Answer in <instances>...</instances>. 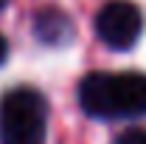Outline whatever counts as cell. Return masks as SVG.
Wrapping results in <instances>:
<instances>
[{
	"label": "cell",
	"mask_w": 146,
	"mask_h": 144,
	"mask_svg": "<svg viewBox=\"0 0 146 144\" xmlns=\"http://www.w3.org/2000/svg\"><path fill=\"white\" fill-rule=\"evenodd\" d=\"M79 105L93 119H127L146 113V73L93 71L79 82Z\"/></svg>",
	"instance_id": "1"
},
{
	"label": "cell",
	"mask_w": 146,
	"mask_h": 144,
	"mask_svg": "<svg viewBox=\"0 0 146 144\" xmlns=\"http://www.w3.org/2000/svg\"><path fill=\"white\" fill-rule=\"evenodd\" d=\"M48 105L34 88H14L0 99V144H45Z\"/></svg>",
	"instance_id": "2"
},
{
	"label": "cell",
	"mask_w": 146,
	"mask_h": 144,
	"mask_svg": "<svg viewBox=\"0 0 146 144\" xmlns=\"http://www.w3.org/2000/svg\"><path fill=\"white\" fill-rule=\"evenodd\" d=\"M141 31H143V17H141L138 6L129 3V0H110L96 14L98 40L104 45H110V48H115V51L132 48L138 42Z\"/></svg>",
	"instance_id": "3"
},
{
	"label": "cell",
	"mask_w": 146,
	"mask_h": 144,
	"mask_svg": "<svg viewBox=\"0 0 146 144\" xmlns=\"http://www.w3.org/2000/svg\"><path fill=\"white\" fill-rule=\"evenodd\" d=\"M62 26H68V20L62 17V14H42V20L36 23V37H42V40H51V42H59V28Z\"/></svg>",
	"instance_id": "4"
},
{
	"label": "cell",
	"mask_w": 146,
	"mask_h": 144,
	"mask_svg": "<svg viewBox=\"0 0 146 144\" xmlns=\"http://www.w3.org/2000/svg\"><path fill=\"white\" fill-rule=\"evenodd\" d=\"M115 144H146V127H132L127 133H121Z\"/></svg>",
	"instance_id": "5"
},
{
	"label": "cell",
	"mask_w": 146,
	"mask_h": 144,
	"mask_svg": "<svg viewBox=\"0 0 146 144\" xmlns=\"http://www.w3.org/2000/svg\"><path fill=\"white\" fill-rule=\"evenodd\" d=\"M6 54H9V42L3 40V34H0V65L6 62Z\"/></svg>",
	"instance_id": "6"
},
{
	"label": "cell",
	"mask_w": 146,
	"mask_h": 144,
	"mask_svg": "<svg viewBox=\"0 0 146 144\" xmlns=\"http://www.w3.org/2000/svg\"><path fill=\"white\" fill-rule=\"evenodd\" d=\"M6 3H9V0H0V9H3V6H6Z\"/></svg>",
	"instance_id": "7"
}]
</instances>
